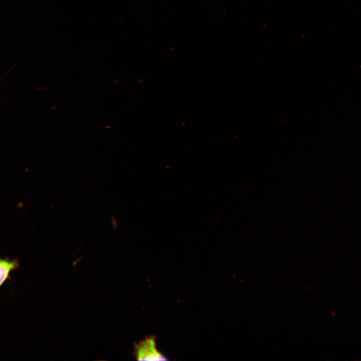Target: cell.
I'll return each instance as SVG.
<instances>
[{
  "mask_svg": "<svg viewBox=\"0 0 361 361\" xmlns=\"http://www.w3.org/2000/svg\"><path fill=\"white\" fill-rule=\"evenodd\" d=\"M135 356L140 360H164L165 357L157 350L155 338L148 337L136 345Z\"/></svg>",
  "mask_w": 361,
  "mask_h": 361,
  "instance_id": "6da1fadb",
  "label": "cell"
},
{
  "mask_svg": "<svg viewBox=\"0 0 361 361\" xmlns=\"http://www.w3.org/2000/svg\"><path fill=\"white\" fill-rule=\"evenodd\" d=\"M19 266L16 260L0 259V287L9 278L11 272Z\"/></svg>",
  "mask_w": 361,
  "mask_h": 361,
  "instance_id": "7a4b0ae2",
  "label": "cell"
}]
</instances>
